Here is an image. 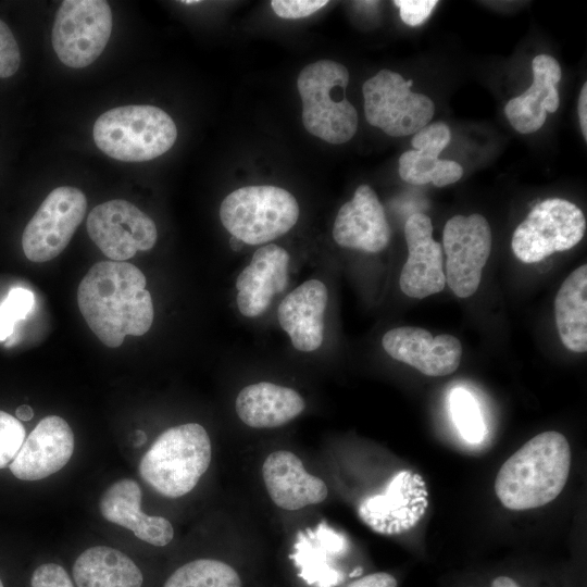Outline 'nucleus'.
Segmentation results:
<instances>
[{"label":"nucleus","mask_w":587,"mask_h":587,"mask_svg":"<svg viewBox=\"0 0 587 587\" xmlns=\"http://www.w3.org/2000/svg\"><path fill=\"white\" fill-rule=\"evenodd\" d=\"M395 5L399 8L400 17L409 26L423 24L432 11L437 5L436 0H396Z\"/></svg>","instance_id":"f704fd0d"},{"label":"nucleus","mask_w":587,"mask_h":587,"mask_svg":"<svg viewBox=\"0 0 587 587\" xmlns=\"http://www.w3.org/2000/svg\"><path fill=\"white\" fill-rule=\"evenodd\" d=\"M112 30V12L104 0H66L55 14L52 46L68 67L93 63L104 50Z\"/></svg>","instance_id":"1a4fd4ad"},{"label":"nucleus","mask_w":587,"mask_h":587,"mask_svg":"<svg viewBox=\"0 0 587 587\" xmlns=\"http://www.w3.org/2000/svg\"><path fill=\"white\" fill-rule=\"evenodd\" d=\"M382 346L388 355L427 376L453 373L462 358V346L458 338L447 334L434 337L421 327L389 329L382 338Z\"/></svg>","instance_id":"4468645a"},{"label":"nucleus","mask_w":587,"mask_h":587,"mask_svg":"<svg viewBox=\"0 0 587 587\" xmlns=\"http://www.w3.org/2000/svg\"><path fill=\"white\" fill-rule=\"evenodd\" d=\"M349 72L332 60L307 65L297 88L302 100V123L313 136L333 143L349 141L358 129V112L345 96Z\"/></svg>","instance_id":"39448f33"},{"label":"nucleus","mask_w":587,"mask_h":587,"mask_svg":"<svg viewBox=\"0 0 587 587\" xmlns=\"http://www.w3.org/2000/svg\"><path fill=\"white\" fill-rule=\"evenodd\" d=\"M419 475L399 472L383 494L366 498L359 507L361 520L380 534L410 529L423 515L427 501Z\"/></svg>","instance_id":"2eb2a0df"},{"label":"nucleus","mask_w":587,"mask_h":587,"mask_svg":"<svg viewBox=\"0 0 587 587\" xmlns=\"http://www.w3.org/2000/svg\"><path fill=\"white\" fill-rule=\"evenodd\" d=\"M289 262L288 251L278 245L267 243L255 250L236 279V302L241 315L253 319L266 312L273 298L287 287Z\"/></svg>","instance_id":"f3484780"},{"label":"nucleus","mask_w":587,"mask_h":587,"mask_svg":"<svg viewBox=\"0 0 587 587\" xmlns=\"http://www.w3.org/2000/svg\"><path fill=\"white\" fill-rule=\"evenodd\" d=\"M390 226L376 192L369 185H361L351 200L339 209L333 238L344 248L376 253L387 247Z\"/></svg>","instance_id":"a211bd4d"},{"label":"nucleus","mask_w":587,"mask_h":587,"mask_svg":"<svg viewBox=\"0 0 587 587\" xmlns=\"http://www.w3.org/2000/svg\"><path fill=\"white\" fill-rule=\"evenodd\" d=\"M578 117L582 134L584 139H587V84L585 83L582 87L578 98Z\"/></svg>","instance_id":"e433bc0d"},{"label":"nucleus","mask_w":587,"mask_h":587,"mask_svg":"<svg viewBox=\"0 0 587 587\" xmlns=\"http://www.w3.org/2000/svg\"><path fill=\"white\" fill-rule=\"evenodd\" d=\"M326 0H273V11L283 18H302L326 5Z\"/></svg>","instance_id":"473e14b6"},{"label":"nucleus","mask_w":587,"mask_h":587,"mask_svg":"<svg viewBox=\"0 0 587 587\" xmlns=\"http://www.w3.org/2000/svg\"><path fill=\"white\" fill-rule=\"evenodd\" d=\"M571 467V448L559 432L536 435L499 470L495 491L503 507L528 510L554 500L563 490Z\"/></svg>","instance_id":"f03ea898"},{"label":"nucleus","mask_w":587,"mask_h":587,"mask_svg":"<svg viewBox=\"0 0 587 587\" xmlns=\"http://www.w3.org/2000/svg\"><path fill=\"white\" fill-rule=\"evenodd\" d=\"M533 83L521 96L512 98L504 107L511 126L521 134H532L541 128L548 113L560 105L558 84L562 76L559 62L551 55L538 54L533 59Z\"/></svg>","instance_id":"412c9836"},{"label":"nucleus","mask_w":587,"mask_h":587,"mask_svg":"<svg viewBox=\"0 0 587 587\" xmlns=\"http://www.w3.org/2000/svg\"><path fill=\"white\" fill-rule=\"evenodd\" d=\"M92 137L107 155L124 162H142L168 151L176 141L173 118L153 105H125L102 113Z\"/></svg>","instance_id":"20e7f679"},{"label":"nucleus","mask_w":587,"mask_h":587,"mask_svg":"<svg viewBox=\"0 0 587 587\" xmlns=\"http://www.w3.org/2000/svg\"><path fill=\"white\" fill-rule=\"evenodd\" d=\"M211 458V440L204 427L186 423L164 430L143 454L138 469L154 491L175 499L195 488Z\"/></svg>","instance_id":"7ed1b4c3"},{"label":"nucleus","mask_w":587,"mask_h":587,"mask_svg":"<svg viewBox=\"0 0 587 587\" xmlns=\"http://www.w3.org/2000/svg\"><path fill=\"white\" fill-rule=\"evenodd\" d=\"M262 476L272 501L288 511L324 501L326 484L308 473L301 460L290 451L277 450L267 455Z\"/></svg>","instance_id":"aec40b11"},{"label":"nucleus","mask_w":587,"mask_h":587,"mask_svg":"<svg viewBox=\"0 0 587 587\" xmlns=\"http://www.w3.org/2000/svg\"><path fill=\"white\" fill-rule=\"evenodd\" d=\"M399 175L411 185L433 183L444 187L458 182L463 175L462 166L452 160H440L417 150H408L399 158Z\"/></svg>","instance_id":"a878e982"},{"label":"nucleus","mask_w":587,"mask_h":587,"mask_svg":"<svg viewBox=\"0 0 587 587\" xmlns=\"http://www.w3.org/2000/svg\"><path fill=\"white\" fill-rule=\"evenodd\" d=\"M303 398L289 387L259 382L243 387L235 401L238 417L253 428H274L303 412Z\"/></svg>","instance_id":"5701e85b"},{"label":"nucleus","mask_w":587,"mask_h":587,"mask_svg":"<svg viewBox=\"0 0 587 587\" xmlns=\"http://www.w3.org/2000/svg\"><path fill=\"white\" fill-rule=\"evenodd\" d=\"M230 246H232L233 249L238 250V249L241 248L242 242L240 240H238L237 238L232 237L230 238Z\"/></svg>","instance_id":"a19ab883"},{"label":"nucleus","mask_w":587,"mask_h":587,"mask_svg":"<svg viewBox=\"0 0 587 587\" xmlns=\"http://www.w3.org/2000/svg\"><path fill=\"white\" fill-rule=\"evenodd\" d=\"M74 451V434L58 415L43 417L22 444L10 463L12 474L22 480H38L60 471Z\"/></svg>","instance_id":"dca6fc26"},{"label":"nucleus","mask_w":587,"mask_h":587,"mask_svg":"<svg viewBox=\"0 0 587 587\" xmlns=\"http://www.w3.org/2000/svg\"><path fill=\"white\" fill-rule=\"evenodd\" d=\"M491 587H520V586L514 579L508 576H499L494 579V582L491 583Z\"/></svg>","instance_id":"58836bf2"},{"label":"nucleus","mask_w":587,"mask_h":587,"mask_svg":"<svg viewBox=\"0 0 587 587\" xmlns=\"http://www.w3.org/2000/svg\"><path fill=\"white\" fill-rule=\"evenodd\" d=\"M138 439L136 440V446L139 447L146 441V434L142 430L136 432Z\"/></svg>","instance_id":"ea45409f"},{"label":"nucleus","mask_w":587,"mask_h":587,"mask_svg":"<svg viewBox=\"0 0 587 587\" xmlns=\"http://www.w3.org/2000/svg\"><path fill=\"white\" fill-rule=\"evenodd\" d=\"M25 434L20 420L0 410V469L14 460L25 440Z\"/></svg>","instance_id":"c756f323"},{"label":"nucleus","mask_w":587,"mask_h":587,"mask_svg":"<svg viewBox=\"0 0 587 587\" xmlns=\"http://www.w3.org/2000/svg\"><path fill=\"white\" fill-rule=\"evenodd\" d=\"M555 324L562 344L571 351H587V265L572 272L554 300Z\"/></svg>","instance_id":"393cba45"},{"label":"nucleus","mask_w":587,"mask_h":587,"mask_svg":"<svg viewBox=\"0 0 587 587\" xmlns=\"http://www.w3.org/2000/svg\"><path fill=\"white\" fill-rule=\"evenodd\" d=\"M412 80L382 70L363 83L365 118L392 137L413 135L434 116L433 100L411 90Z\"/></svg>","instance_id":"0eeeda50"},{"label":"nucleus","mask_w":587,"mask_h":587,"mask_svg":"<svg viewBox=\"0 0 587 587\" xmlns=\"http://www.w3.org/2000/svg\"><path fill=\"white\" fill-rule=\"evenodd\" d=\"M451 140V132L442 122L427 124L413 136V150L438 158Z\"/></svg>","instance_id":"7c9ffc66"},{"label":"nucleus","mask_w":587,"mask_h":587,"mask_svg":"<svg viewBox=\"0 0 587 587\" xmlns=\"http://www.w3.org/2000/svg\"><path fill=\"white\" fill-rule=\"evenodd\" d=\"M21 64L18 45L9 26L0 20V78L16 73Z\"/></svg>","instance_id":"2f4dec72"},{"label":"nucleus","mask_w":587,"mask_h":587,"mask_svg":"<svg viewBox=\"0 0 587 587\" xmlns=\"http://www.w3.org/2000/svg\"><path fill=\"white\" fill-rule=\"evenodd\" d=\"M586 220L573 202L549 198L536 204L515 228L511 247L524 263H536L554 252L570 250L584 237Z\"/></svg>","instance_id":"6e6552de"},{"label":"nucleus","mask_w":587,"mask_h":587,"mask_svg":"<svg viewBox=\"0 0 587 587\" xmlns=\"http://www.w3.org/2000/svg\"><path fill=\"white\" fill-rule=\"evenodd\" d=\"M77 587H141L140 569L125 553L108 546L86 549L73 565Z\"/></svg>","instance_id":"b1692460"},{"label":"nucleus","mask_w":587,"mask_h":587,"mask_svg":"<svg viewBox=\"0 0 587 587\" xmlns=\"http://www.w3.org/2000/svg\"><path fill=\"white\" fill-rule=\"evenodd\" d=\"M404 237L408 259L400 273V289L416 299L440 292L446 285L442 247L433 239L430 218L424 213L409 216Z\"/></svg>","instance_id":"ddd939ff"},{"label":"nucleus","mask_w":587,"mask_h":587,"mask_svg":"<svg viewBox=\"0 0 587 587\" xmlns=\"http://www.w3.org/2000/svg\"><path fill=\"white\" fill-rule=\"evenodd\" d=\"M452 420L461 436L471 444H478L485 436V424L476 399L464 388H455L450 395Z\"/></svg>","instance_id":"cd10ccee"},{"label":"nucleus","mask_w":587,"mask_h":587,"mask_svg":"<svg viewBox=\"0 0 587 587\" xmlns=\"http://www.w3.org/2000/svg\"><path fill=\"white\" fill-rule=\"evenodd\" d=\"M347 587H398V583L392 575L385 572H378L355 579Z\"/></svg>","instance_id":"c9c22d12"},{"label":"nucleus","mask_w":587,"mask_h":587,"mask_svg":"<svg viewBox=\"0 0 587 587\" xmlns=\"http://www.w3.org/2000/svg\"><path fill=\"white\" fill-rule=\"evenodd\" d=\"M327 303V287L315 278L303 282L280 301L277 320L296 350L312 352L321 347Z\"/></svg>","instance_id":"6ab92c4d"},{"label":"nucleus","mask_w":587,"mask_h":587,"mask_svg":"<svg viewBox=\"0 0 587 587\" xmlns=\"http://www.w3.org/2000/svg\"><path fill=\"white\" fill-rule=\"evenodd\" d=\"M30 587H74V585L61 565L46 563L34 571Z\"/></svg>","instance_id":"72a5a7b5"},{"label":"nucleus","mask_w":587,"mask_h":587,"mask_svg":"<svg viewBox=\"0 0 587 587\" xmlns=\"http://www.w3.org/2000/svg\"><path fill=\"white\" fill-rule=\"evenodd\" d=\"M146 284L143 273L125 261L98 262L83 277L78 308L107 347H120L125 336H141L150 329L154 311Z\"/></svg>","instance_id":"f257e3e1"},{"label":"nucleus","mask_w":587,"mask_h":587,"mask_svg":"<svg viewBox=\"0 0 587 587\" xmlns=\"http://www.w3.org/2000/svg\"><path fill=\"white\" fill-rule=\"evenodd\" d=\"M299 204L286 189L246 186L224 198L220 207L223 226L242 243L263 245L288 233L299 218Z\"/></svg>","instance_id":"423d86ee"},{"label":"nucleus","mask_w":587,"mask_h":587,"mask_svg":"<svg viewBox=\"0 0 587 587\" xmlns=\"http://www.w3.org/2000/svg\"><path fill=\"white\" fill-rule=\"evenodd\" d=\"M87 232L104 255L125 261L157 242L154 222L133 203L114 199L96 205L87 217Z\"/></svg>","instance_id":"f8f14e48"},{"label":"nucleus","mask_w":587,"mask_h":587,"mask_svg":"<svg viewBox=\"0 0 587 587\" xmlns=\"http://www.w3.org/2000/svg\"><path fill=\"white\" fill-rule=\"evenodd\" d=\"M180 2L184 3V4H197L200 1H198V0H186V1H180Z\"/></svg>","instance_id":"79ce46f5"},{"label":"nucleus","mask_w":587,"mask_h":587,"mask_svg":"<svg viewBox=\"0 0 587 587\" xmlns=\"http://www.w3.org/2000/svg\"><path fill=\"white\" fill-rule=\"evenodd\" d=\"M34 305V295L26 288L11 289L0 305V341L10 337L17 321L25 319Z\"/></svg>","instance_id":"c85d7f7f"},{"label":"nucleus","mask_w":587,"mask_h":587,"mask_svg":"<svg viewBox=\"0 0 587 587\" xmlns=\"http://www.w3.org/2000/svg\"><path fill=\"white\" fill-rule=\"evenodd\" d=\"M0 587H3V583H2V580H1V578H0Z\"/></svg>","instance_id":"37998d69"},{"label":"nucleus","mask_w":587,"mask_h":587,"mask_svg":"<svg viewBox=\"0 0 587 587\" xmlns=\"http://www.w3.org/2000/svg\"><path fill=\"white\" fill-rule=\"evenodd\" d=\"M86 210V196L78 188L61 186L53 189L23 232L25 257L37 263L57 258L71 241Z\"/></svg>","instance_id":"9d476101"},{"label":"nucleus","mask_w":587,"mask_h":587,"mask_svg":"<svg viewBox=\"0 0 587 587\" xmlns=\"http://www.w3.org/2000/svg\"><path fill=\"white\" fill-rule=\"evenodd\" d=\"M491 229L487 220L474 213L447 221L442 232L446 260V284L460 298L478 288L482 272L491 250Z\"/></svg>","instance_id":"9b49d317"},{"label":"nucleus","mask_w":587,"mask_h":587,"mask_svg":"<svg viewBox=\"0 0 587 587\" xmlns=\"http://www.w3.org/2000/svg\"><path fill=\"white\" fill-rule=\"evenodd\" d=\"M141 496L140 486L134 479H120L102 494L100 513L107 521L130 529L137 538L150 545L162 547L170 544L174 536L172 524L165 517L142 513Z\"/></svg>","instance_id":"4be33fe9"},{"label":"nucleus","mask_w":587,"mask_h":587,"mask_svg":"<svg viewBox=\"0 0 587 587\" xmlns=\"http://www.w3.org/2000/svg\"><path fill=\"white\" fill-rule=\"evenodd\" d=\"M163 587H241V579L223 561L198 559L178 567Z\"/></svg>","instance_id":"bb28decb"},{"label":"nucleus","mask_w":587,"mask_h":587,"mask_svg":"<svg viewBox=\"0 0 587 587\" xmlns=\"http://www.w3.org/2000/svg\"><path fill=\"white\" fill-rule=\"evenodd\" d=\"M15 416L20 421H29L34 416V411L29 405H20L15 411Z\"/></svg>","instance_id":"4c0bfd02"}]
</instances>
